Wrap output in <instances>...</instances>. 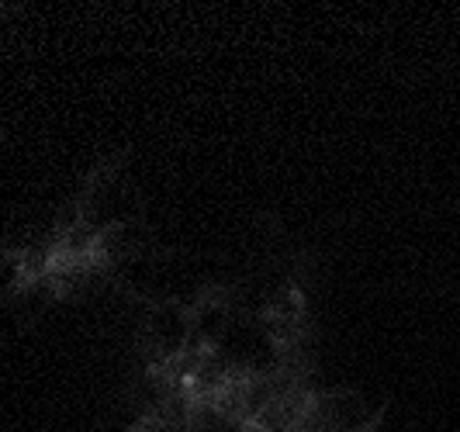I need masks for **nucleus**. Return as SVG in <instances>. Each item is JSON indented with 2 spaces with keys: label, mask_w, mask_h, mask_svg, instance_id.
Instances as JSON below:
<instances>
[{
  "label": "nucleus",
  "mask_w": 460,
  "mask_h": 432,
  "mask_svg": "<svg viewBox=\"0 0 460 432\" xmlns=\"http://www.w3.org/2000/svg\"><path fill=\"white\" fill-rule=\"evenodd\" d=\"M125 160L128 153H115L97 163L84 177L69 211L59 215L56 225L46 232V239L22 246L0 242V260L11 267V280L0 295V304H18L28 297L56 304L91 287H128L121 270L160 246H153L142 235L138 218H97V194L115 181Z\"/></svg>",
  "instance_id": "f257e3e1"
}]
</instances>
